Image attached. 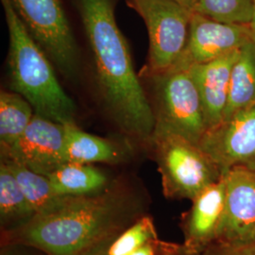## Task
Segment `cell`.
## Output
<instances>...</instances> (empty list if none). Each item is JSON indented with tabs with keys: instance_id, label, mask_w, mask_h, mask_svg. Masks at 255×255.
<instances>
[{
	"instance_id": "ffe728a7",
	"label": "cell",
	"mask_w": 255,
	"mask_h": 255,
	"mask_svg": "<svg viewBox=\"0 0 255 255\" xmlns=\"http://www.w3.org/2000/svg\"><path fill=\"white\" fill-rule=\"evenodd\" d=\"M254 0H199L193 12L220 22L249 25Z\"/></svg>"
},
{
	"instance_id": "3957f363",
	"label": "cell",
	"mask_w": 255,
	"mask_h": 255,
	"mask_svg": "<svg viewBox=\"0 0 255 255\" xmlns=\"http://www.w3.org/2000/svg\"><path fill=\"white\" fill-rule=\"evenodd\" d=\"M1 3L9 30L10 88L32 105L35 114L63 125L76 123V104L58 81L51 61L27 31L11 0Z\"/></svg>"
},
{
	"instance_id": "7a4b0ae2",
	"label": "cell",
	"mask_w": 255,
	"mask_h": 255,
	"mask_svg": "<svg viewBox=\"0 0 255 255\" xmlns=\"http://www.w3.org/2000/svg\"><path fill=\"white\" fill-rule=\"evenodd\" d=\"M140 214V203L131 195L109 187L91 196L66 197L58 207L8 236V242L36 247L48 255H73L119 236Z\"/></svg>"
},
{
	"instance_id": "484cf974",
	"label": "cell",
	"mask_w": 255,
	"mask_h": 255,
	"mask_svg": "<svg viewBox=\"0 0 255 255\" xmlns=\"http://www.w3.org/2000/svg\"><path fill=\"white\" fill-rule=\"evenodd\" d=\"M158 255H184L182 253V245L168 244Z\"/></svg>"
},
{
	"instance_id": "30bf717a",
	"label": "cell",
	"mask_w": 255,
	"mask_h": 255,
	"mask_svg": "<svg viewBox=\"0 0 255 255\" xmlns=\"http://www.w3.org/2000/svg\"><path fill=\"white\" fill-rule=\"evenodd\" d=\"M252 40L249 25L220 22L193 12L186 47L174 67L207 64L239 50Z\"/></svg>"
},
{
	"instance_id": "6da1fadb",
	"label": "cell",
	"mask_w": 255,
	"mask_h": 255,
	"mask_svg": "<svg viewBox=\"0 0 255 255\" xmlns=\"http://www.w3.org/2000/svg\"><path fill=\"white\" fill-rule=\"evenodd\" d=\"M96 65L103 103L120 129L149 141L154 132L153 108L137 77L127 41L111 0H77Z\"/></svg>"
},
{
	"instance_id": "5bb4252c",
	"label": "cell",
	"mask_w": 255,
	"mask_h": 255,
	"mask_svg": "<svg viewBox=\"0 0 255 255\" xmlns=\"http://www.w3.org/2000/svg\"><path fill=\"white\" fill-rule=\"evenodd\" d=\"M64 131L66 163L119 164L129 155L128 146L83 131L76 123L64 125Z\"/></svg>"
},
{
	"instance_id": "9a60e30c",
	"label": "cell",
	"mask_w": 255,
	"mask_h": 255,
	"mask_svg": "<svg viewBox=\"0 0 255 255\" xmlns=\"http://www.w3.org/2000/svg\"><path fill=\"white\" fill-rule=\"evenodd\" d=\"M36 216L8 164H0V224L9 236L20 231Z\"/></svg>"
},
{
	"instance_id": "52a82bcc",
	"label": "cell",
	"mask_w": 255,
	"mask_h": 255,
	"mask_svg": "<svg viewBox=\"0 0 255 255\" xmlns=\"http://www.w3.org/2000/svg\"><path fill=\"white\" fill-rule=\"evenodd\" d=\"M19 17L59 72L73 78L78 48L61 0H11Z\"/></svg>"
},
{
	"instance_id": "8fae6325",
	"label": "cell",
	"mask_w": 255,
	"mask_h": 255,
	"mask_svg": "<svg viewBox=\"0 0 255 255\" xmlns=\"http://www.w3.org/2000/svg\"><path fill=\"white\" fill-rule=\"evenodd\" d=\"M223 175L226 200L218 242L255 245V171L235 167Z\"/></svg>"
},
{
	"instance_id": "7c38bea8",
	"label": "cell",
	"mask_w": 255,
	"mask_h": 255,
	"mask_svg": "<svg viewBox=\"0 0 255 255\" xmlns=\"http://www.w3.org/2000/svg\"><path fill=\"white\" fill-rule=\"evenodd\" d=\"M226 182L223 177L192 200L191 208L182 219L184 255H201L219 240L224 217Z\"/></svg>"
},
{
	"instance_id": "e0dca14e",
	"label": "cell",
	"mask_w": 255,
	"mask_h": 255,
	"mask_svg": "<svg viewBox=\"0 0 255 255\" xmlns=\"http://www.w3.org/2000/svg\"><path fill=\"white\" fill-rule=\"evenodd\" d=\"M255 105V41L242 46L232 69L224 119Z\"/></svg>"
},
{
	"instance_id": "83f0119b",
	"label": "cell",
	"mask_w": 255,
	"mask_h": 255,
	"mask_svg": "<svg viewBox=\"0 0 255 255\" xmlns=\"http://www.w3.org/2000/svg\"><path fill=\"white\" fill-rule=\"evenodd\" d=\"M249 27L252 30L254 40L255 41V0H254V5H253V13H252V19L249 24Z\"/></svg>"
},
{
	"instance_id": "8992f818",
	"label": "cell",
	"mask_w": 255,
	"mask_h": 255,
	"mask_svg": "<svg viewBox=\"0 0 255 255\" xmlns=\"http://www.w3.org/2000/svg\"><path fill=\"white\" fill-rule=\"evenodd\" d=\"M146 24L147 63L141 75L152 78L171 69L182 58L193 11L173 0H128Z\"/></svg>"
},
{
	"instance_id": "d6986e66",
	"label": "cell",
	"mask_w": 255,
	"mask_h": 255,
	"mask_svg": "<svg viewBox=\"0 0 255 255\" xmlns=\"http://www.w3.org/2000/svg\"><path fill=\"white\" fill-rule=\"evenodd\" d=\"M1 161L8 164L20 188L35 211L36 216L58 207L66 198L55 193L47 176L34 172L8 158L1 157Z\"/></svg>"
},
{
	"instance_id": "2e32d148",
	"label": "cell",
	"mask_w": 255,
	"mask_h": 255,
	"mask_svg": "<svg viewBox=\"0 0 255 255\" xmlns=\"http://www.w3.org/2000/svg\"><path fill=\"white\" fill-rule=\"evenodd\" d=\"M48 178L55 193L63 197L91 196L109 188L106 174L92 164L68 162Z\"/></svg>"
},
{
	"instance_id": "9c48e42d",
	"label": "cell",
	"mask_w": 255,
	"mask_h": 255,
	"mask_svg": "<svg viewBox=\"0 0 255 255\" xmlns=\"http://www.w3.org/2000/svg\"><path fill=\"white\" fill-rule=\"evenodd\" d=\"M1 157L48 177L66 163L64 125L35 114L24 133L8 150L1 151Z\"/></svg>"
},
{
	"instance_id": "ba28073f",
	"label": "cell",
	"mask_w": 255,
	"mask_h": 255,
	"mask_svg": "<svg viewBox=\"0 0 255 255\" xmlns=\"http://www.w3.org/2000/svg\"><path fill=\"white\" fill-rule=\"evenodd\" d=\"M198 145L223 174L235 167L255 171V105L209 128Z\"/></svg>"
},
{
	"instance_id": "7402d4cb",
	"label": "cell",
	"mask_w": 255,
	"mask_h": 255,
	"mask_svg": "<svg viewBox=\"0 0 255 255\" xmlns=\"http://www.w3.org/2000/svg\"><path fill=\"white\" fill-rule=\"evenodd\" d=\"M201 255H255V245H230L215 242Z\"/></svg>"
},
{
	"instance_id": "44dd1931",
	"label": "cell",
	"mask_w": 255,
	"mask_h": 255,
	"mask_svg": "<svg viewBox=\"0 0 255 255\" xmlns=\"http://www.w3.org/2000/svg\"><path fill=\"white\" fill-rule=\"evenodd\" d=\"M153 219L141 217L116 237L109 247V255H129L147 243L158 240Z\"/></svg>"
},
{
	"instance_id": "ac0fdd59",
	"label": "cell",
	"mask_w": 255,
	"mask_h": 255,
	"mask_svg": "<svg viewBox=\"0 0 255 255\" xmlns=\"http://www.w3.org/2000/svg\"><path fill=\"white\" fill-rule=\"evenodd\" d=\"M35 115L32 105L16 92L0 94V146L8 150L31 122Z\"/></svg>"
},
{
	"instance_id": "d4e9b609",
	"label": "cell",
	"mask_w": 255,
	"mask_h": 255,
	"mask_svg": "<svg viewBox=\"0 0 255 255\" xmlns=\"http://www.w3.org/2000/svg\"><path fill=\"white\" fill-rule=\"evenodd\" d=\"M168 244L169 243L162 242L160 239H158L147 243L145 246L141 247L129 255H158Z\"/></svg>"
},
{
	"instance_id": "cb8c5ba5",
	"label": "cell",
	"mask_w": 255,
	"mask_h": 255,
	"mask_svg": "<svg viewBox=\"0 0 255 255\" xmlns=\"http://www.w3.org/2000/svg\"><path fill=\"white\" fill-rule=\"evenodd\" d=\"M116 237H111L87 247L73 255H109V247Z\"/></svg>"
},
{
	"instance_id": "277c9868",
	"label": "cell",
	"mask_w": 255,
	"mask_h": 255,
	"mask_svg": "<svg viewBox=\"0 0 255 255\" xmlns=\"http://www.w3.org/2000/svg\"><path fill=\"white\" fill-rule=\"evenodd\" d=\"M149 142L167 199L192 201L223 177L219 166L199 145L184 137L158 131Z\"/></svg>"
},
{
	"instance_id": "603a6c76",
	"label": "cell",
	"mask_w": 255,
	"mask_h": 255,
	"mask_svg": "<svg viewBox=\"0 0 255 255\" xmlns=\"http://www.w3.org/2000/svg\"><path fill=\"white\" fill-rule=\"evenodd\" d=\"M0 255H48L36 247L21 242H8L1 249Z\"/></svg>"
},
{
	"instance_id": "4fadbf2b",
	"label": "cell",
	"mask_w": 255,
	"mask_h": 255,
	"mask_svg": "<svg viewBox=\"0 0 255 255\" xmlns=\"http://www.w3.org/2000/svg\"><path fill=\"white\" fill-rule=\"evenodd\" d=\"M238 51L207 64L193 65L188 68L201 97L208 128L218 125L224 119L232 69Z\"/></svg>"
},
{
	"instance_id": "4316f807",
	"label": "cell",
	"mask_w": 255,
	"mask_h": 255,
	"mask_svg": "<svg viewBox=\"0 0 255 255\" xmlns=\"http://www.w3.org/2000/svg\"><path fill=\"white\" fill-rule=\"evenodd\" d=\"M173 1L177 2L180 5H182L184 8L190 9L191 11H193V9L195 8V6H196V4L198 3L199 0H173Z\"/></svg>"
},
{
	"instance_id": "5b68a950",
	"label": "cell",
	"mask_w": 255,
	"mask_h": 255,
	"mask_svg": "<svg viewBox=\"0 0 255 255\" xmlns=\"http://www.w3.org/2000/svg\"><path fill=\"white\" fill-rule=\"evenodd\" d=\"M151 79L154 83V132H171L199 144L208 126L189 69L173 67Z\"/></svg>"
}]
</instances>
